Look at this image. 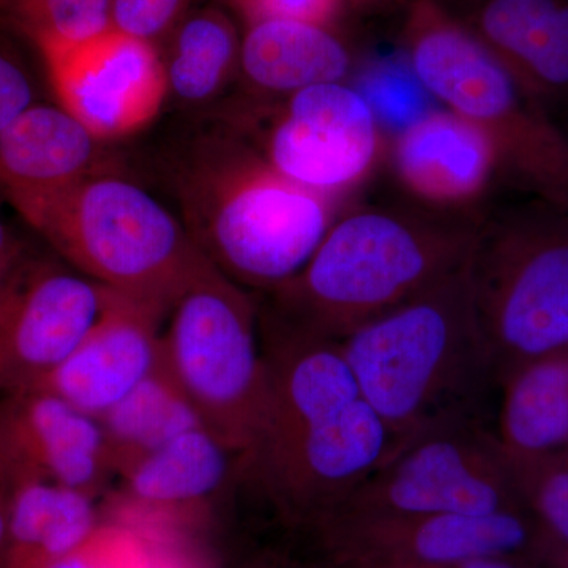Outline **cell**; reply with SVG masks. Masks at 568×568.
I'll list each match as a JSON object with an SVG mask.
<instances>
[{
  "label": "cell",
  "instance_id": "1",
  "mask_svg": "<svg viewBox=\"0 0 568 568\" xmlns=\"http://www.w3.org/2000/svg\"><path fill=\"white\" fill-rule=\"evenodd\" d=\"M263 414L242 457L252 481L287 523L315 529L395 450L334 339L260 313Z\"/></svg>",
  "mask_w": 568,
  "mask_h": 568
},
{
  "label": "cell",
  "instance_id": "2",
  "mask_svg": "<svg viewBox=\"0 0 568 568\" xmlns=\"http://www.w3.org/2000/svg\"><path fill=\"white\" fill-rule=\"evenodd\" d=\"M339 346L394 452L444 426L485 422L489 395L499 388L467 264Z\"/></svg>",
  "mask_w": 568,
  "mask_h": 568
},
{
  "label": "cell",
  "instance_id": "3",
  "mask_svg": "<svg viewBox=\"0 0 568 568\" xmlns=\"http://www.w3.org/2000/svg\"><path fill=\"white\" fill-rule=\"evenodd\" d=\"M174 181L190 237L245 290L290 282L338 219L335 200L284 178L233 125L190 142Z\"/></svg>",
  "mask_w": 568,
  "mask_h": 568
},
{
  "label": "cell",
  "instance_id": "4",
  "mask_svg": "<svg viewBox=\"0 0 568 568\" xmlns=\"http://www.w3.org/2000/svg\"><path fill=\"white\" fill-rule=\"evenodd\" d=\"M477 216L365 207L338 216L265 315L294 331L347 335L466 267Z\"/></svg>",
  "mask_w": 568,
  "mask_h": 568
},
{
  "label": "cell",
  "instance_id": "5",
  "mask_svg": "<svg viewBox=\"0 0 568 568\" xmlns=\"http://www.w3.org/2000/svg\"><path fill=\"white\" fill-rule=\"evenodd\" d=\"M11 205L73 271L168 315L211 265L173 213L114 170Z\"/></svg>",
  "mask_w": 568,
  "mask_h": 568
},
{
  "label": "cell",
  "instance_id": "6",
  "mask_svg": "<svg viewBox=\"0 0 568 568\" xmlns=\"http://www.w3.org/2000/svg\"><path fill=\"white\" fill-rule=\"evenodd\" d=\"M467 276L497 386L568 351V211L477 216Z\"/></svg>",
  "mask_w": 568,
  "mask_h": 568
},
{
  "label": "cell",
  "instance_id": "7",
  "mask_svg": "<svg viewBox=\"0 0 568 568\" xmlns=\"http://www.w3.org/2000/svg\"><path fill=\"white\" fill-rule=\"evenodd\" d=\"M410 67L435 102L480 126L504 173L568 211V141L476 36L424 6L410 29Z\"/></svg>",
  "mask_w": 568,
  "mask_h": 568
},
{
  "label": "cell",
  "instance_id": "8",
  "mask_svg": "<svg viewBox=\"0 0 568 568\" xmlns=\"http://www.w3.org/2000/svg\"><path fill=\"white\" fill-rule=\"evenodd\" d=\"M168 316L164 365L201 424L244 457L260 425L267 384L257 305L245 287L211 264Z\"/></svg>",
  "mask_w": 568,
  "mask_h": 568
},
{
  "label": "cell",
  "instance_id": "9",
  "mask_svg": "<svg viewBox=\"0 0 568 568\" xmlns=\"http://www.w3.org/2000/svg\"><path fill=\"white\" fill-rule=\"evenodd\" d=\"M525 508L514 463L496 429L466 422L399 447L325 519L493 515Z\"/></svg>",
  "mask_w": 568,
  "mask_h": 568
},
{
  "label": "cell",
  "instance_id": "10",
  "mask_svg": "<svg viewBox=\"0 0 568 568\" xmlns=\"http://www.w3.org/2000/svg\"><path fill=\"white\" fill-rule=\"evenodd\" d=\"M278 106L231 125L278 173L324 196H342L372 174L383 132L375 112L351 82L313 85Z\"/></svg>",
  "mask_w": 568,
  "mask_h": 568
},
{
  "label": "cell",
  "instance_id": "11",
  "mask_svg": "<svg viewBox=\"0 0 568 568\" xmlns=\"http://www.w3.org/2000/svg\"><path fill=\"white\" fill-rule=\"evenodd\" d=\"M315 530L328 568H450L500 556H544L549 540L528 508L493 515L334 517Z\"/></svg>",
  "mask_w": 568,
  "mask_h": 568
},
{
  "label": "cell",
  "instance_id": "12",
  "mask_svg": "<svg viewBox=\"0 0 568 568\" xmlns=\"http://www.w3.org/2000/svg\"><path fill=\"white\" fill-rule=\"evenodd\" d=\"M59 106L100 141L140 132L162 111L168 78L153 43L108 28L39 48Z\"/></svg>",
  "mask_w": 568,
  "mask_h": 568
},
{
  "label": "cell",
  "instance_id": "13",
  "mask_svg": "<svg viewBox=\"0 0 568 568\" xmlns=\"http://www.w3.org/2000/svg\"><path fill=\"white\" fill-rule=\"evenodd\" d=\"M114 291L80 272L26 261L0 315V395L36 388L91 334Z\"/></svg>",
  "mask_w": 568,
  "mask_h": 568
},
{
  "label": "cell",
  "instance_id": "14",
  "mask_svg": "<svg viewBox=\"0 0 568 568\" xmlns=\"http://www.w3.org/2000/svg\"><path fill=\"white\" fill-rule=\"evenodd\" d=\"M114 476L97 418L41 388L0 395V493L41 481L95 497Z\"/></svg>",
  "mask_w": 568,
  "mask_h": 568
},
{
  "label": "cell",
  "instance_id": "15",
  "mask_svg": "<svg viewBox=\"0 0 568 568\" xmlns=\"http://www.w3.org/2000/svg\"><path fill=\"white\" fill-rule=\"evenodd\" d=\"M164 316L163 310L114 291L91 334L36 388L99 420L162 362Z\"/></svg>",
  "mask_w": 568,
  "mask_h": 568
},
{
  "label": "cell",
  "instance_id": "16",
  "mask_svg": "<svg viewBox=\"0 0 568 568\" xmlns=\"http://www.w3.org/2000/svg\"><path fill=\"white\" fill-rule=\"evenodd\" d=\"M392 162L406 192L443 212L473 207L500 171L488 134L443 106L395 134Z\"/></svg>",
  "mask_w": 568,
  "mask_h": 568
},
{
  "label": "cell",
  "instance_id": "17",
  "mask_svg": "<svg viewBox=\"0 0 568 568\" xmlns=\"http://www.w3.org/2000/svg\"><path fill=\"white\" fill-rule=\"evenodd\" d=\"M103 145L63 108L33 103L0 130V196L14 204L112 170Z\"/></svg>",
  "mask_w": 568,
  "mask_h": 568
},
{
  "label": "cell",
  "instance_id": "18",
  "mask_svg": "<svg viewBox=\"0 0 568 568\" xmlns=\"http://www.w3.org/2000/svg\"><path fill=\"white\" fill-rule=\"evenodd\" d=\"M239 65L253 88L286 97L313 85L346 82L353 58L325 24L263 20L250 22Z\"/></svg>",
  "mask_w": 568,
  "mask_h": 568
},
{
  "label": "cell",
  "instance_id": "19",
  "mask_svg": "<svg viewBox=\"0 0 568 568\" xmlns=\"http://www.w3.org/2000/svg\"><path fill=\"white\" fill-rule=\"evenodd\" d=\"M7 537L2 568H50L99 526L93 497L55 484H21L2 493Z\"/></svg>",
  "mask_w": 568,
  "mask_h": 568
},
{
  "label": "cell",
  "instance_id": "20",
  "mask_svg": "<svg viewBox=\"0 0 568 568\" xmlns=\"http://www.w3.org/2000/svg\"><path fill=\"white\" fill-rule=\"evenodd\" d=\"M121 477L136 503L186 506L242 480V455L197 425L138 459Z\"/></svg>",
  "mask_w": 568,
  "mask_h": 568
},
{
  "label": "cell",
  "instance_id": "21",
  "mask_svg": "<svg viewBox=\"0 0 568 568\" xmlns=\"http://www.w3.org/2000/svg\"><path fill=\"white\" fill-rule=\"evenodd\" d=\"M496 435L514 462L568 452V351L519 366L499 386Z\"/></svg>",
  "mask_w": 568,
  "mask_h": 568
},
{
  "label": "cell",
  "instance_id": "22",
  "mask_svg": "<svg viewBox=\"0 0 568 568\" xmlns=\"http://www.w3.org/2000/svg\"><path fill=\"white\" fill-rule=\"evenodd\" d=\"M99 422L119 477L185 429L203 425L164 365L163 353L155 372Z\"/></svg>",
  "mask_w": 568,
  "mask_h": 568
},
{
  "label": "cell",
  "instance_id": "23",
  "mask_svg": "<svg viewBox=\"0 0 568 568\" xmlns=\"http://www.w3.org/2000/svg\"><path fill=\"white\" fill-rule=\"evenodd\" d=\"M239 55L237 33L223 13H194L179 26L170 59L164 62L168 88L182 102H207L226 85Z\"/></svg>",
  "mask_w": 568,
  "mask_h": 568
},
{
  "label": "cell",
  "instance_id": "24",
  "mask_svg": "<svg viewBox=\"0 0 568 568\" xmlns=\"http://www.w3.org/2000/svg\"><path fill=\"white\" fill-rule=\"evenodd\" d=\"M110 6L111 0H0V26L22 33L39 50L106 31Z\"/></svg>",
  "mask_w": 568,
  "mask_h": 568
},
{
  "label": "cell",
  "instance_id": "25",
  "mask_svg": "<svg viewBox=\"0 0 568 568\" xmlns=\"http://www.w3.org/2000/svg\"><path fill=\"white\" fill-rule=\"evenodd\" d=\"M353 85L375 112L381 129H394L395 134L433 110V99L407 55L372 63Z\"/></svg>",
  "mask_w": 568,
  "mask_h": 568
},
{
  "label": "cell",
  "instance_id": "26",
  "mask_svg": "<svg viewBox=\"0 0 568 568\" xmlns=\"http://www.w3.org/2000/svg\"><path fill=\"white\" fill-rule=\"evenodd\" d=\"M556 9V0H489L477 39L514 71Z\"/></svg>",
  "mask_w": 568,
  "mask_h": 568
},
{
  "label": "cell",
  "instance_id": "27",
  "mask_svg": "<svg viewBox=\"0 0 568 568\" xmlns=\"http://www.w3.org/2000/svg\"><path fill=\"white\" fill-rule=\"evenodd\" d=\"M511 463L526 507L552 540L568 548V452Z\"/></svg>",
  "mask_w": 568,
  "mask_h": 568
},
{
  "label": "cell",
  "instance_id": "28",
  "mask_svg": "<svg viewBox=\"0 0 568 568\" xmlns=\"http://www.w3.org/2000/svg\"><path fill=\"white\" fill-rule=\"evenodd\" d=\"M160 558L138 530L99 525L91 536L50 568H156Z\"/></svg>",
  "mask_w": 568,
  "mask_h": 568
},
{
  "label": "cell",
  "instance_id": "29",
  "mask_svg": "<svg viewBox=\"0 0 568 568\" xmlns=\"http://www.w3.org/2000/svg\"><path fill=\"white\" fill-rule=\"evenodd\" d=\"M511 74L532 97L568 88V7L558 6Z\"/></svg>",
  "mask_w": 568,
  "mask_h": 568
},
{
  "label": "cell",
  "instance_id": "30",
  "mask_svg": "<svg viewBox=\"0 0 568 568\" xmlns=\"http://www.w3.org/2000/svg\"><path fill=\"white\" fill-rule=\"evenodd\" d=\"M183 7L185 0H111V28L153 43L174 28Z\"/></svg>",
  "mask_w": 568,
  "mask_h": 568
},
{
  "label": "cell",
  "instance_id": "31",
  "mask_svg": "<svg viewBox=\"0 0 568 568\" xmlns=\"http://www.w3.org/2000/svg\"><path fill=\"white\" fill-rule=\"evenodd\" d=\"M33 95L36 92L28 67L0 33V130L36 103Z\"/></svg>",
  "mask_w": 568,
  "mask_h": 568
},
{
  "label": "cell",
  "instance_id": "32",
  "mask_svg": "<svg viewBox=\"0 0 568 568\" xmlns=\"http://www.w3.org/2000/svg\"><path fill=\"white\" fill-rule=\"evenodd\" d=\"M250 22L293 20L327 24L336 0H231Z\"/></svg>",
  "mask_w": 568,
  "mask_h": 568
},
{
  "label": "cell",
  "instance_id": "33",
  "mask_svg": "<svg viewBox=\"0 0 568 568\" xmlns=\"http://www.w3.org/2000/svg\"><path fill=\"white\" fill-rule=\"evenodd\" d=\"M26 261L21 245L14 241L0 211V297L10 290Z\"/></svg>",
  "mask_w": 568,
  "mask_h": 568
},
{
  "label": "cell",
  "instance_id": "34",
  "mask_svg": "<svg viewBox=\"0 0 568 568\" xmlns=\"http://www.w3.org/2000/svg\"><path fill=\"white\" fill-rule=\"evenodd\" d=\"M450 568H556L544 556H500L470 560L462 566Z\"/></svg>",
  "mask_w": 568,
  "mask_h": 568
},
{
  "label": "cell",
  "instance_id": "35",
  "mask_svg": "<svg viewBox=\"0 0 568 568\" xmlns=\"http://www.w3.org/2000/svg\"><path fill=\"white\" fill-rule=\"evenodd\" d=\"M234 568H327V566H310V564L297 562V560L283 558V556L264 552L261 556H253L248 560L239 564Z\"/></svg>",
  "mask_w": 568,
  "mask_h": 568
},
{
  "label": "cell",
  "instance_id": "36",
  "mask_svg": "<svg viewBox=\"0 0 568 568\" xmlns=\"http://www.w3.org/2000/svg\"><path fill=\"white\" fill-rule=\"evenodd\" d=\"M544 555L556 568H568V548L562 547L551 537H549Z\"/></svg>",
  "mask_w": 568,
  "mask_h": 568
},
{
  "label": "cell",
  "instance_id": "37",
  "mask_svg": "<svg viewBox=\"0 0 568 568\" xmlns=\"http://www.w3.org/2000/svg\"><path fill=\"white\" fill-rule=\"evenodd\" d=\"M6 537H7L6 503H3V496H2V493H0V568H2L3 551H6Z\"/></svg>",
  "mask_w": 568,
  "mask_h": 568
},
{
  "label": "cell",
  "instance_id": "38",
  "mask_svg": "<svg viewBox=\"0 0 568 568\" xmlns=\"http://www.w3.org/2000/svg\"><path fill=\"white\" fill-rule=\"evenodd\" d=\"M156 568H181L179 566H175L174 562H168V560H163L160 558L159 567Z\"/></svg>",
  "mask_w": 568,
  "mask_h": 568
},
{
  "label": "cell",
  "instance_id": "39",
  "mask_svg": "<svg viewBox=\"0 0 568 568\" xmlns=\"http://www.w3.org/2000/svg\"><path fill=\"white\" fill-rule=\"evenodd\" d=\"M11 287V286H10ZM7 293H9V291H7ZM6 294L2 295V297H0V315H2V308H3V302H6Z\"/></svg>",
  "mask_w": 568,
  "mask_h": 568
}]
</instances>
